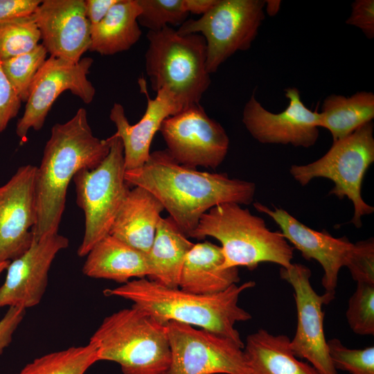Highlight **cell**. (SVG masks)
<instances>
[{
    "mask_svg": "<svg viewBox=\"0 0 374 374\" xmlns=\"http://www.w3.org/2000/svg\"><path fill=\"white\" fill-rule=\"evenodd\" d=\"M110 150L96 168L82 169L74 176L76 202L84 215V233L78 249L86 256L92 247L109 234L130 190L125 179L124 151L118 137L109 136Z\"/></svg>",
    "mask_w": 374,
    "mask_h": 374,
    "instance_id": "8",
    "label": "cell"
},
{
    "mask_svg": "<svg viewBox=\"0 0 374 374\" xmlns=\"http://www.w3.org/2000/svg\"><path fill=\"white\" fill-rule=\"evenodd\" d=\"M281 1L279 0H266L265 3V11L269 16H275L279 11Z\"/></svg>",
    "mask_w": 374,
    "mask_h": 374,
    "instance_id": "40",
    "label": "cell"
},
{
    "mask_svg": "<svg viewBox=\"0 0 374 374\" xmlns=\"http://www.w3.org/2000/svg\"><path fill=\"white\" fill-rule=\"evenodd\" d=\"M348 25L359 28L368 39L374 37V1L355 0L351 4L350 15L346 20Z\"/></svg>",
    "mask_w": 374,
    "mask_h": 374,
    "instance_id": "35",
    "label": "cell"
},
{
    "mask_svg": "<svg viewBox=\"0 0 374 374\" xmlns=\"http://www.w3.org/2000/svg\"><path fill=\"white\" fill-rule=\"evenodd\" d=\"M47 54L44 46L38 44L27 53L1 60L3 71L21 103L27 101L33 80Z\"/></svg>",
    "mask_w": 374,
    "mask_h": 374,
    "instance_id": "29",
    "label": "cell"
},
{
    "mask_svg": "<svg viewBox=\"0 0 374 374\" xmlns=\"http://www.w3.org/2000/svg\"><path fill=\"white\" fill-rule=\"evenodd\" d=\"M125 179L154 195L188 238L213 207L229 202L249 205L256 193L253 182L182 166L166 149L150 152L143 166L125 170Z\"/></svg>",
    "mask_w": 374,
    "mask_h": 374,
    "instance_id": "1",
    "label": "cell"
},
{
    "mask_svg": "<svg viewBox=\"0 0 374 374\" xmlns=\"http://www.w3.org/2000/svg\"><path fill=\"white\" fill-rule=\"evenodd\" d=\"M345 267L357 283L374 284V240L371 238L353 243Z\"/></svg>",
    "mask_w": 374,
    "mask_h": 374,
    "instance_id": "33",
    "label": "cell"
},
{
    "mask_svg": "<svg viewBox=\"0 0 374 374\" xmlns=\"http://www.w3.org/2000/svg\"><path fill=\"white\" fill-rule=\"evenodd\" d=\"M82 272L91 278L125 284L132 278L150 276L148 253L108 234L89 251Z\"/></svg>",
    "mask_w": 374,
    "mask_h": 374,
    "instance_id": "21",
    "label": "cell"
},
{
    "mask_svg": "<svg viewBox=\"0 0 374 374\" xmlns=\"http://www.w3.org/2000/svg\"><path fill=\"white\" fill-rule=\"evenodd\" d=\"M193 245L170 216L161 217L148 253L151 280L169 287H179L185 258Z\"/></svg>",
    "mask_w": 374,
    "mask_h": 374,
    "instance_id": "24",
    "label": "cell"
},
{
    "mask_svg": "<svg viewBox=\"0 0 374 374\" xmlns=\"http://www.w3.org/2000/svg\"><path fill=\"white\" fill-rule=\"evenodd\" d=\"M147 39L145 65L152 89L166 93L179 112L199 105L211 84L204 37L167 26L148 31Z\"/></svg>",
    "mask_w": 374,
    "mask_h": 374,
    "instance_id": "5",
    "label": "cell"
},
{
    "mask_svg": "<svg viewBox=\"0 0 374 374\" xmlns=\"http://www.w3.org/2000/svg\"><path fill=\"white\" fill-rule=\"evenodd\" d=\"M335 368L350 374H374V346L351 349L333 338L327 341Z\"/></svg>",
    "mask_w": 374,
    "mask_h": 374,
    "instance_id": "32",
    "label": "cell"
},
{
    "mask_svg": "<svg viewBox=\"0 0 374 374\" xmlns=\"http://www.w3.org/2000/svg\"><path fill=\"white\" fill-rule=\"evenodd\" d=\"M159 131L166 150L182 166L215 169L228 152L229 139L225 130L200 104L168 116Z\"/></svg>",
    "mask_w": 374,
    "mask_h": 374,
    "instance_id": "11",
    "label": "cell"
},
{
    "mask_svg": "<svg viewBox=\"0 0 374 374\" xmlns=\"http://www.w3.org/2000/svg\"><path fill=\"white\" fill-rule=\"evenodd\" d=\"M118 0H84L85 15L90 27L98 24Z\"/></svg>",
    "mask_w": 374,
    "mask_h": 374,
    "instance_id": "38",
    "label": "cell"
},
{
    "mask_svg": "<svg viewBox=\"0 0 374 374\" xmlns=\"http://www.w3.org/2000/svg\"><path fill=\"white\" fill-rule=\"evenodd\" d=\"M32 14L51 56L78 62L89 51L90 24L84 0H43Z\"/></svg>",
    "mask_w": 374,
    "mask_h": 374,
    "instance_id": "17",
    "label": "cell"
},
{
    "mask_svg": "<svg viewBox=\"0 0 374 374\" xmlns=\"http://www.w3.org/2000/svg\"><path fill=\"white\" fill-rule=\"evenodd\" d=\"M141 93L147 100L144 114L137 123L130 124L122 105L114 103L109 118L116 126L112 136L122 141L125 170L139 168L148 161L150 145L161 123L168 116L179 113L171 98L163 91H159L154 99L148 93L147 83L143 77L139 79Z\"/></svg>",
    "mask_w": 374,
    "mask_h": 374,
    "instance_id": "19",
    "label": "cell"
},
{
    "mask_svg": "<svg viewBox=\"0 0 374 374\" xmlns=\"http://www.w3.org/2000/svg\"><path fill=\"white\" fill-rule=\"evenodd\" d=\"M137 0H118L98 24L90 27L89 51L111 55L127 51L140 39Z\"/></svg>",
    "mask_w": 374,
    "mask_h": 374,
    "instance_id": "25",
    "label": "cell"
},
{
    "mask_svg": "<svg viewBox=\"0 0 374 374\" xmlns=\"http://www.w3.org/2000/svg\"><path fill=\"white\" fill-rule=\"evenodd\" d=\"M348 323L355 334L374 335V284L357 283L346 313Z\"/></svg>",
    "mask_w": 374,
    "mask_h": 374,
    "instance_id": "31",
    "label": "cell"
},
{
    "mask_svg": "<svg viewBox=\"0 0 374 374\" xmlns=\"http://www.w3.org/2000/svg\"><path fill=\"white\" fill-rule=\"evenodd\" d=\"M98 359V350L91 341L69 347L35 359L17 374H84Z\"/></svg>",
    "mask_w": 374,
    "mask_h": 374,
    "instance_id": "27",
    "label": "cell"
},
{
    "mask_svg": "<svg viewBox=\"0 0 374 374\" xmlns=\"http://www.w3.org/2000/svg\"><path fill=\"white\" fill-rule=\"evenodd\" d=\"M41 0H0V21L33 13Z\"/></svg>",
    "mask_w": 374,
    "mask_h": 374,
    "instance_id": "37",
    "label": "cell"
},
{
    "mask_svg": "<svg viewBox=\"0 0 374 374\" xmlns=\"http://www.w3.org/2000/svg\"><path fill=\"white\" fill-rule=\"evenodd\" d=\"M170 362L165 374H246L243 348L226 337L177 322L167 323Z\"/></svg>",
    "mask_w": 374,
    "mask_h": 374,
    "instance_id": "10",
    "label": "cell"
},
{
    "mask_svg": "<svg viewBox=\"0 0 374 374\" xmlns=\"http://www.w3.org/2000/svg\"><path fill=\"white\" fill-rule=\"evenodd\" d=\"M21 101L6 76L0 60V133L17 116Z\"/></svg>",
    "mask_w": 374,
    "mask_h": 374,
    "instance_id": "34",
    "label": "cell"
},
{
    "mask_svg": "<svg viewBox=\"0 0 374 374\" xmlns=\"http://www.w3.org/2000/svg\"><path fill=\"white\" fill-rule=\"evenodd\" d=\"M285 96L289 104L284 111L276 114L262 107L253 94L243 109V124L261 143L313 146L319 134V112L311 111L303 104L296 87L285 89Z\"/></svg>",
    "mask_w": 374,
    "mask_h": 374,
    "instance_id": "14",
    "label": "cell"
},
{
    "mask_svg": "<svg viewBox=\"0 0 374 374\" xmlns=\"http://www.w3.org/2000/svg\"><path fill=\"white\" fill-rule=\"evenodd\" d=\"M26 309L20 307H9L8 311L0 320V355L10 344L12 335L22 321Z\"/></svg>",
    "mask_w": 374,
    "mask_h": 374,
    "instance_id": "36",
    "label": "cell"
},
{
    "mask_svg": "<svg viewBox=\"0 0 374 374\" xmlns=\"http://www.w3.org/2000/svg\"><path fill=\"white\" fill-rule=\"evenodd\" d=\"M311 274L308 267L299 263L280 269V278L292 287L297 312L296 332L290 347L296 357L306 359L319 374H338L329 355L322 309L334 298L314 291Z\"/></svg>",
    "mask_w": 374,
    "mask_h": 374,
    "instance_id": "12",
    "label": "cell"
},
{
    "mask_svg": "<svg viewBox=\"0 0 374 374\" xmlns=\"http://www.w3.org/2000/svg\"><path fill=\"white\" fill-rule=\"evenodd\" d=\"M37 167H19L0 186V262L11 261L31 245L37 222L35 176Z\"/></svg>",
    "mask_w": 374,
    "mask_h": 374,
    "instance_id": "15",
    "label": "cell"
},
{
    "mask_svg": "<svg viewBox=\"0 0 374 374\" xmlns=\"http://www.w3.org/2000/svg\"><path fill=\"white\" fill-rule=\"evenodd\" d=\"M137 3L141 8L138 23L148 31H158L169 25L180 26L189 15L183 0H137Z\"/></svg>",
    "mask_w": 374,
    "mask_h": 374,
    "instance_id": "30",
    "label": "cell"
},
{
    "mask_svg": "<svg viewBox=\"0 0 374 374\" xmlns=\"http://www.w3.org/2000/svg\"><path fill=\"white\" fill-rule=\"evenodd\" d=\"M110 146L109 137L102 140L94 136L84 108H79L68 121L52 127L35 171L37 222L32 230L33 241L58 233L70 181L80 170H92L100 165Z\"/></svg>",
    "mask_w": 374,
    "mask_h": 374,
    "instance_id": "2",
    "label": "cell"
},
{
    "mask_svg": "<svg viewBox=\"0 0 374 374\" xmlns=\"http://www.w3.org/2000/svg\"><path fill=\"white\" fill-rule=\"evenodd\" d=\"M290 341L286 335H275L265 329L247 336L243 348L246 374H319L294 355Z\"/></svg>",
    "mask_w": 374,
    "mask_h": 374,
    "instance_id": "23",
    "label": "cell"
},
{
    "mask_svg": "<svg viewBox=\"0 0 374 374\" xmlns=\"http://www.w3.org/2000/svg\"><path fill=\"white\" fill-rule=\"evenodd\" d=\"M253 206L273 219L285 238L305 259L315 260L321 265L324 272L321 284L325 293L335 298L339 270L345 267L353 243L345 236L334 238L326 231L314 230L283 208L271 210L259 202L253 203Z\"/></svg>",
    "mask_w": 374,
    "mask_h": 374,
    "instance_id": "18",
    "label": "cell"
},
{
    "mask_svg": "<svg viewBox=\"0 0 374 374\" xmlns=\"http://www.w3.org/2000/svg\"><path fill=\"white\" fill-rule=\"evenodd\" d=\"M10 263V261L0 262V276L1 273L6 270Z\"/></svg>",
    "mask_w": 374,
    "mask_h": 374,
    "instance_id": "41",
    "label": "cell"
},
{
    "mask_svg": "<svg viewBox=\"0 0 374 374\" xmlns=\"http://www.w3.org/2000/svg\"><path fill=\"white\" fill-rule=\"evenodd\" d=\"M93 60L81 58L78 62L50 56L36 74L22 116L16 127L17 136L25 143L30 129L39 131L54 102L65 91H71L84 103H91L96 89L87 75Z\"/></svg>",
    "mask_w": 374,
    "mask_h": 374,
    "instance_id": "13",
    "label": "cell"
},
{
    "mask_svg": "<svg viewBox=\"0 0 374 374\" xmlns=\"http://www.w3.org/2000/svg\"><path fill=\"white\" fill-rule=\"evenodd\" d=\"M373 123H366L348 136L332 142L328 151L319 159L304 165L294 164L290 172L302 186L313 179L331 180L335 186L330 191L339 199L346 197L354 208L350 221L357 228L362 225V218L374 212L373 206L362 196L364 177L374 162Z\"/></svg>",
    "mask_w": 374,
    "mask_h": 374,
    "instance_id": "7",
    "label": "cell"
},
{
    "mask_svg": "<svg viewBox=\"0 0 374 374\" xmlns=\"http://www.w3.org/2000/svg\"><path fill=\"white\" fill-rule=\"evenodd\" d=\"M220 247L208 241L194 244L188 252L181 271L179 288L199 294L225 290L240 281L238 267L222 268Z\"/></svg>",
    "mask_w": 374,
    "mask_h": 374,
    "instance_id": "22",
    "label": "cell"
},
{
    "mask_svg": "<svg viewBox=\"0 0 374 374\" xmlns=\"http://www.w3.org/2000/svg\"><path fill=\"white\" fill-rule=\"evenodd\" d=\"M89 341L99 361L118 364L123 374H165L170 362L167 323L133 306L106 317Z\"/></svg>",
    "mask_w": 374,
    "mask_h": 374,
    "instance_id": "6",
    "label": "cell"
},
{
    "mask_svg": "<svg viewBox=\"0 0 374 374\" xmlns=\"http://www.w3.org/2000/svg\"><path fill=\"white\" fill-rule=\"evenodd\" d=\"M164 207L150 191L140 186L129 190L109 234L148 253Z\"/></svg>",
    "mask_w": 374,
    "mask_h": 374,
    "instance_id": "20",
    "label": "cell"
},
{
    "mask_svg": "<svg viewBox=\"0 0 374 374\" xmlns=\"http://www.w3.org/2000/svg\"><path fill=\"white\" fill-rule=\"evenodd\" d=\"M265 3L264 0H217L208 12L187 19L177 31L204 37L211 74L235 53L251 47L265 19Z\"/></svg>",
    "mask_w": 374,
    "mask_h": 374,
    "instance_id": "9",
    "label": "cell"
},
{
    "mask_svg": "<svg viewBox=\"0 0 374 374\" xmlns=\"http://www.w3.org/2000/svg\"><path fill=\"white\" fill-rule=\"evenodd\" d=\"M255 285L256 283L250 280L240 285H233L217 293L199 294L143 278L107 289L104 294L129 300L133 307L162 323L177 321L199 327L244 348L235 325L250 320L251 315L238 305V300L244 291Z\"/></svg>",
    "mask_w": 374,
    "mask_h": 374,
    "instance_id": "3",
    "label": "cell"
},
{
    "mask_svg": "<svg viewBox=\"0 0 374 374\" xmlns=\"http://www.w3.org/2000/svg\"><path fill=\"white\" fill-rule=\"evenodd\" d=\"M217 2V0H183L184 8L187 12L204 15Z\"/></svg>",
    "mask_w": 374,
    "mask_h": 374,
    "instance_id": "39",
    "label": "cell"
},
{
    "mask_svg": "<svg viewBox=\"0 0 374 374\" xmlns=\"http://www.w3.org/2000/svg\"><path fill=\"white\" fill-rule=\"evenodd\" d=\"M206 236L221 243L223 269L246 267L253 270L264 262L284 268L292 264L294 248L282 233L269 230L262 217L236 203L219 204L202 216L190 238L203 240Z\"/></svg>",
    "mask_w": 374,
    "mask_h": 374,
    "instance_id": "4",
    "label": "cell"
},
{
    "mask_svg": "<svg viewBox=\"0 0 374 374\" xmlns=\"http://www.w3.org/2000/svg\"><path fill=\"white\" fill-rule=\"evenodd\" d=\"M374 118V94L358 91L350 96L331 94L323 101L319 127L327 129L332 142L344 139Z\"/></svg>",
    "mask_w": 374,
    "mask_h": 374,
    "instance_id": "26",
    "label": "cell"
},
{
    "mask_svg": "<svg viewBox=\"0 0 374 374\" xmlns=\"http://www.w3.org/2000/svg\"><path fill=\"white\" fill-rule=\"evenodd\" d=\"M40 32L33 14L0 21V60L27 53L37 46Z\"/></svg>",
    "mask_w": 374,
    "mask_h": 374,
    "instance_id": "28",
    "label": "cell"
},
{
    "mask_svg": "<svg viewBox=\"0 0 374 374\" xmlns=\"http://www.w3.org/2000/svg\"><path fill=\"white\" fill-rule=\"evenodd\" d=\"M67 238L55 233L33 241L21 255L10 262L0 287V308L24 309L39 303L45 293L48 272L56 255L69 246Z\"/></svg>",
    "mask_w": 374,
    "mask_h": 374,
    "instance_id": "16",
    "label": "cell"
}]
</instances>
